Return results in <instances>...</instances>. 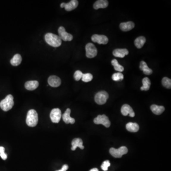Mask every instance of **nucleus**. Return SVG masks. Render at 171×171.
<instances>
[{"label": "nucleus", "instance_id": "1", "mask_svg": "<svg viewBox=\"0 0 171 171\" xmlns=\"http://www.w3.org/2000/svg\"><path fill=\"white\" fill-rule=\"evenodd\" d=\"M45 40L48 45L53 47H58L62 45V40L59 36L52 33H48L45 35Z\"/></svg>", "mask_w": 171, "mask_h": 171}, {"label": "nucleus", "instance_id": "2", "mask_svg": "<svg viewBox=\"0 0 171 171\" xmlns=\"http://www.w3.org/2000/svg\"><path fill=\"white\" fill-rule=\"evenodd\" d=\"M26 122L29 126H36L38 122V114L35 110L31 109L28 112Z\"/></svg>", "mask_w": 171, "mask_h": 171}, {"label": "nucleus", "instance_id": "3", "mask_svg": "<svg viewBox=\"0 0 171 171\" xmlns=\"http://www.w3.org/2000/svg\"><path fill=\"white\" fill-rule=\"evenodd\" d=\"M14 105L13 97L12 95H8L4 99L0 102V107L4 111H8L13 107Z\"/></svg>", "mask_w": 171, "mask_h": 171}, {"label": "nucleus", "instance_id": "4", "mask_svg": "<svg viewBox=\"0 0 171 171\" xmlns=\"http://www.w3.org/2000/svg\"><path fill=\"white\" fill-rule=\"evenodd\" d=\"M128 152V149L125 146H121L118 149L111 148L110 149L109 153L111 156L115 158H121L124 155Z\"/></svg>", "mask_w": 171, "mask_h": 171}, {"label": "nucleus", "instance_id": "5", "mask_svg": "<svg viewBox=\"0 0 171 171\" xmlns=\"http://www.w3.org/2000/svg\"><path fill=\"white\" fill-rule=\"evenodd\" d=\"M109 98V95L107 92L105 91H100L95 95V101L98 105H103L106 103Z\"/></svg>", "mask_w": 171, "mask_h": 171}, {"label": "nucleus", "instance_id": "6", "mask_svg": "<svg viewBox=\"0 0 171 171\" xmlns=\"http://www.w3.org/2000/svg\"><path fill=\"white\" fill-rule=\"evenodd\" d=\"M94 122L95 124H97V125L101 124L106 128H109L111 124L109 118L105 114L98 115L97 117L95 118Z\"/></svg>", "mask_w": 171, "mask_h": 171}, {"label": "nucleus", "instance_id": "7", "mask_svg": "<svg viewBox=\"0 0 171 171\" xmlns=\"http://www.w3.org/2000/svg\"><path fill=\"white\" fill-rule=\"evenodd\" d=\"M86 56L87 58H93L96 57L98 53L97 48L94 44L89 43L86 45Z\"/></svg>", "mask_w": 171, "mask_h": 171}, {"label": "nucleus", "instance_id": "8", "mask_svg": "<svg viewBox=\"0 0 171 171\" xmlns=\"http://www.w3.org/2000/svg\"><path fill=\"white\" fill-rule=\"evenodd\" d=\"M58 33L59 35V36L60 37L62 40L65 41H71L73 39V37L72 35L66 32L65 28L62 26H60L58 29Z\"/></svg>", "mask_w": 171, "mask_h": 171}, {"label": "nucleus", "instance_id": "9", "mask_svg": "<svg viewBox=\"0 0 171 171\" xmlns=\"http://www.w3.org/2000/svg\"><path fill=\"white\" fill-rule=\"evenodd\" d=\"M62 117V112L59 109H54L51 111L50 118L53 123H59Z\"/></svg>", "mask_w": 171, "mask_h": 171}, {"label": "nucleus", "instance_id": "10", "mask_svg": "<svg viewBox=\"0 0 171 171\" xmlns=\"http://www.w3.org/2000/svg\"><path fill=\"white\" fill-rule=\"evenodd\" d=\"M91 40L94 43H98L99 44H106L109 42L107 37L103 35L94 34L91 37Z\"/></svg>", "mask_w": 171, "mask_h": 171}, {"label": "nucleus", "instance_id": "11", "mask_svg": "<svg viewBox=\"0 0 171 171\" xmlns=\"http://www.w3.org/2000/svg\"><path fill=\"white\" fill-rule=\"evenodd\" d=\"M121 112L123 115L125 116H128V114L131 117H135V112L132 108L128 104H125L122 106Z\"/></svg>", "mask_w": 171, "mask_h": 171}, {"label": "nucleus", "instance_id": "12", "mask_svg": "<svg viewBox=\"0 0 171 171\" xmlns=\"http://www.w3.org/2000/svg\"><path fill=\"white\" fill-rule=\"evenodd\" d=\"M48 82L51 87H59L62 83L61 79L59 77L54 75L51 76L48 78Z\"/></svg>", "mask_w": 171, "mask_h": 171}, {"label": "nucleus", "instance_id": "13", "mask_svg": "<svg viewBox=\"0 0 171 171\" xmlns=\"http://www.w3.org/2000/svg\"><path fill=\"white\" fill-rule=\"evenodd\" d=\"M70 109H68L62 116L63 120L64 121V122L66 124L70 123V124H73L75 122L74 118H72L70 116Z\"/></svg>", "mask_w": 171, "mask_h": 171}, {"label": "nucleus", "instance_id": "14", "mask_svg": "<svg viewBox=\"0 0 171 171\" xmlns=\"http://www.w3.org/2000/svg\"><path fill=\"white\" fill-rule=\"evenodd\" d=\"M129 52L126 48H117L113 51V54L114 57L123 58L128 54Z\"/></svg>", "mask_w": 171, "mask_h": 171}, {"label": "nucleus", "instance_id": "15", "mask_svg": "<svg viewBox=\"0 0 171 171\" xmlns=\"http://www.w3.org/2000/svg\"><path fill=\"white\" fill-rule=\"evenodd\" d=\"M120 28L124 32H128L132 30L135 27V24L132 21H128L126 23H122L119 25Z\"/></svg>", "mask_w": 171, "mask_h": 171}, {"label": "nucleus", "instance_id": "16", "mask_svg": "<svg viewBox=\"0 0 171 171\" xmlns=\"http://www.w3.org/2000/svg\"><path fill=\"white\" fill-rule=\"evenodd\" d=\"M72 148L71 150L74 151L77 148H79L81 149H84V146L83 145V141L80 138H75L71 142Z\"/></svg>", "mask_w": 171, "mask_h": 171}, {"label": "nucleus", "instance_id": "17", "mask_svg": "<svg viewBox=\"0 0 171 171\" xmlns=\"http://www.w3.org/2000/svg\"><path fill=\"white\" fill-rule=\"evenodd\" d=\"M39 82L36 80H32L26 82L25 84V87L28 90H34L39 86Z\"/></svg>", "mask_w": 171, "mask_h": 171}, {"label": "nucleus", "instance_id": "18", "mask_svg": "<svg viewBox=\"0 0 171 171\" xmlns=\"http://www.w3.org/2000/svg\"><path fill=\"white\" fill-rule=\"evenodd\" d=\"M109 2L106 0H98L95 2L93 7L95 9L98 10L99 8H105L107 7Z\"/></svg>", "mask_w": 171, "mask_h": 171}, {"label": "nucleus", "instance_id": "19", "mask_svg": "<svg viewBox=\"0 0 171 171\" xmlns=\"http://www.w3.org/2000/svg\"><path fill=\"white\" fill-rule=\"evenodd\" d=\"M79 2L77 0H72L68 3H66L64 8L67 11H71L78 7Z\"/></svg>", "mask_w": 171, "mask_h": 171}, {"label": "nucleus", "instance_id": "20", "mask_svg": "<svg viewBox=\"0 0 171 171\" xmlns=\"http://www.w3.org/2000/svg\"><path fill=\"white\" fill-rule=\"evenodd\" d=\"M139 68L141 70L143 71L145 74L149 75L152 74V73H153L152 70H151V68H149L146 63L144 61L141 62Z\"/></svg>", "mask_w": 171, "mask_h": 171}, {"label": "nucleus", "instance_id": "21", "mask_svg": "<svg viewBox=\"0 0 171 171\" xmlns=\"http://www.w3.org/2000/svg\"><path fill=\"white\" fill-rule=\"evenodd\" d=\"M165 108L164 106H159L156 105H153L151 106V110L153 114H161L164 111Z\"/></svg>", "mask_w": 171, "mask_h": 171}, {"label": "nucleus", "instance_id": "22", "mask_svg": "<svg viewBox=\"0 0 171 171\" xmlns=\"http://www.w3.org/2000/svg\"><path fill=\"white\" fill-rule=\"evenodd\" d=\"M126 128L131 132H137L139 130V126L137 123L130 122L126 124Z\"/></svg>", "mask_w": 171, "mask_h": 171}, {"label": "nucleus", "instance_id": "23", "mask_svg": "<svg viewBox=\"0 0 171 171\" xmlns=\"http://www.w3.org/2000/svg\"><path fill=\"white\" fill-rule=\"evenodd\" d=\"M22 58L21 55L16 54L13 56L11 60V64L13 66H17L21 63Z\"/></svg>", "mask_w": 171, "mask_h": 171}, {"label": "nucleus", "instance_id": "24", "mask_svg": "<svg viewBox=\"0 0 171 171\" xmlns=\"http://www.w3.org/2000/svg\"><path fill=\"white\" fill-rule=\"evenodd\" d=\"M146 41V39L143 36L139 37L135 40V45L138 48L143 47Z\"/></svg>", "mask_w": 171, "mask_h": 171}, {"label": "nucleus", "instance_id": "25", "mask_svg": "<svg viewBox=\"0 0 171 171\" xmlns=\"http://www.w3.org/2000/svg\"><path fill=\"white\" fill-rule=\"evenodd\" d=\"M143 83V86L141 87V90H145V91H148L149 90L151 85V81L149 78L145 77L142 80Z\"/></svg>", "mask_w": 171, "mask_h": 171}, {"label": "nucleus", "instance_id": "26", "mask_svg": "<svg viewBox=\"0 0 171 171\" xmlns=\"http://www.w3.org/2000/svg\"><path fill=\"white\" fill-rule=\"evenodd\" d=\"M111 64L114 66V70L118 71L119 72H123L124 70V68L122 66L118 63L117 60L116 59H114L111 62Z\"/></svg>", "mask_w": 171, "mask_h": 171}, {"label": "nucleus", "instance_id": "27", "mask_svg": "<svg viewBox=\"0 0 171 171\" xmlns=\"http://www.w3.org/2000/svg\"><path fill=\"white\" fill-rule=\"evenodd\" d=\"M112 79L114 81H119L124 79V75L120 72L115 73L112 76Z\"/></svg>", "mask_w": 171, "mask_h": 171}, {"label": "nucleus", "instance_id": "28", "mask_svg": "<svg viewBox=\"0 0 171 171\" xmlns=\"http://www.w3.org/2000/svg\"><path fill=\"white\" fill-rule=\"evenodd\" d=\"M162 84L164 87H167V89H171V80L169 78L167 77H164L162 79Z\"/></svg>", "mask_w": 171, "mask_h": 171}, {"label": "nucleus", "instance_id": "29", "mask_svg": "<svg viewBox=\"0 0 171 171\" xmlns=\"http://www.w3.org/2000/svg\"><path fill=\"white\" fill-rule=\"evenodd\" d=\"M82 80L85 82L90 81L93 79V76L90 73H85L83 74Z\"/></svg>", "mask_w": 171, "mask_h": 171}, {"label": "nucleus", "instance_id": "30", "mask_svg": "<svg viewBox=\"0 0 171 171\" xmlns=\"http://www.w3.org/2000/svg\"><path fill=\"white\" fill-rule=\"evenodd\" d=\"M82 72L80 70H77L74 73V79H75L76 81H79V80H80L81 79L82 77L83 76Z\"/></svg>", "mask_w": 171, "mask_h": 171}, {"label": "nucleus", "instance_id": "31", "mask_svg": "<svg viewBox=\"0 0 171 171\" xmlns=\"http://www.w3.org/2000/svg\"><path fill=\"white\" fill-rule=\"evenodd\" d=\"M110 166V163L109 161L106 160L103 163L101 167L103 171H106L108 170V168Z\"/></svg>", "mask_w": 171, "mask_h": 171}, {"label": "nucleus", "instance_id": "32", "mask_svg": "<svg viewBox=\"0 0 171 171\" xmlns=\"http://www.w3.org/2000/svg\"><path fill=\"white\" fill-rule=\"evenodd\" d=\"M0 156L2 159L4 160H5L7 158V155L4 152L0 153Z\"/></svg>", "mask_w": 171, "mask_h": 171}, {"label": "nucleus", "instance_id": "33", "mask_svg": "<svg viewBox=\"0 0 171 171\" xmlns=\"http://www.w3.org/2000/svg\"><path fill=\"white\" fill-rule=\"evenodd\" d=\"M5 148L2 146H0V153L4 152Z\"/></svg>", "mask_w": 171, "mask_h": 171}, {"label": "nucleus", "instance_id": "34", "mask_svg": "<svg viewBox=\"0 0 171 171\" xmlns=\"http://www.w3.org/2000/svg\"><path fill=\"white\" fill-rule=\"evenodd\" d=\"M65 5H66V3H65V2H62V3L61 4H60V7H61V8H64L65 6Z\"/></svg>", "mask_w": 171, "mask_h": 171}, {"label": "nucleus", "instance_id": "35", "mask_svg": "<svg viewBox=\"0 0 171 171\" xmlns=\"http://www.w3.org/2000/svg\"><path fill=\"white\" fill-rule=\"evenodd\" d=\"M90 171H98V169H97L96 168H94L91 169Z\"/></svg>", "mask_w": 171, "mask_h": 171}, {"label": "nucleus", "instance_id": "36", "mask_svg": "<svg viewBox=\"0 0 171 171\" xmlns=\"http://www.w3.org/2000/svg\"><path fill=\"white\" fill-rule=\"evenodd\" d=\"M64 171V170H63L62 169H60V170H58V171Z\"/></svg>", "mask_w": 171, "mask_h": 171}]
</instances>
